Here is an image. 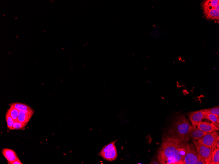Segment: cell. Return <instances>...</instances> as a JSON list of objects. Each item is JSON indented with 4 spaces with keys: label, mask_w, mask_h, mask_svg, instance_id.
<instances>
[{
    "label": "cell",
    "mask_w": 219,
    "mask_h": 164,
    "mask_svg": "<svg viewBox=\"0 0 219 164\" xmlns=\"http://www.w3.org/2000/svg\"><path fill=\"white\" fill-rule=\"evenodd\" d=\"M185 143L165 140L158 154V160L162 164H184Z\"/></svg>",
    "instance_id": "6da1fadb"
},
{
    "label": "cell",
    "mask_w": 219,
    "mask_h": 164,
    "mask_svg": "<svg viewBox=\"0 0 219 164\" xmlns=\"http://www.w3.org/2000/svg\"><path fill=\"white\" fill-rule=\"evenodd\" d=\"M191 125L184 115L179 116L175 119L173 128L170 130L171 136L166 140L176 142H186Z\"/></svg>",
    "instance_id": "7a4b0ae2"
},
{
    "label": "cell",
    "mask_w": 219,
    "mask_h": 164,
    "mask_svg": "<svg viewBox=\"0 0 219 164\" xmlns=\"http://www.w3.org/2000/svg\"><path fill=\"white\" fill-rule=\"evenodd\" d=\"M116 142H112L103 147L99 155L108 161L115 160L118 157L117 151L115 145Z\"/></svg>",
    "instance_id": "3957f363"
},
{
    "label": "cell",
    "mask_w": 219,
    "mask_h": 164,
    "mask_svg": "<svg viewBox=\"0 0 219 164\" xmlns=\"http://www.w3.org/2000/svg\"><path fill=\"white\" fill-rule=\"evenodd\" d=\"M186 154L184 159V164H195L198 160L199 154L192 144L185 143Z\"/></svg>",
    "instance_id": "277c9868"
},
{
    "label": "cell",
    "mask_w": 219,
    "mask_h": 164,
    "mask_svg": "<svg viewBox=\"0 0 219 164\" xmlns=\"http://www.w3.org/2000/svg\"><path fill=\"white\" fill-rule=\"evenodd\" d=\"M193 142L197 152L205 159V164H211L214 148L204 146L197 141H193Z\"/></svg>",
    "instance_id": "5b68a950"
},
{
    "label": "cell",
    "mask_w": 219,
    "mask_h": 164,
    "mask_svg": "<svg viewBox=\"0 0 219 164\" xmlns=\"http://www.w3.org/2000/svg\"><path fill=\"white\" fill-rule=\"evenodd\" d=\"M219 139L218 133L216 131L208 133L206 135L198 139L197 141L206 147L214 148L216 147L217 140Z\"/></svg>",
    "instance_id": "8992f818"
},
{
    "label": "cell",
    "mask_w": 219,
    "mask_h": 164,
    "mask_svg": "<svg viewBox=\"0 0 219 164\" xmlns=\"http://www.w3.org/2000/svg\"><path fill=\"white\" fill-rule=\"evenodd\" d=\"M204 15L207 18L219 20V4L216 7H213L202 4Z\"/></svg>",
    "instance_id": "52a82bcc"
},
{
    "label": "cell",
    "mask_w": 219,
    "mask_h": 164,
    "mask_svg": "<svg viewBox=\"0 0 219 164\" xmlns=\"http://www.w3.org/2000/svg\"><path fill=\"white\" fill-rule=\"evenodd\" d=\"M188 116L194 126H197L198 123L205 119V109H203L190 112L188 114Z\"/></svg>",
    "instance_id": "ba28073f"
},
{
    "label": "cell",
    "mask_w": 219,
    "mask_h": 164,
    "mask_svg": "<svg viewBox=\"0 0 219 164\" xmlns=\"http://www.w3.org/2000/svg\"><path fill=\"white\" fill-rule=\"evenodd\" d=\"M207 134V133L199 129L196 126L192 125L187 135L186 140H188V138H191L193 141H197L205 136Z\"/></svg>",
    "instance_id": "9c48e42d"
},
{
    "label": "cell",
    "mask_w": 219,
    "mask_h": 164,
    "mask_svg": "<svg viewBox=\"0 0 219 164\" xmlns=\"http://www.w3.org/2000/svg\"><path fill=\"white\" fill-rule=\"evenodd\" d=\"M197 128L201 131L208 133H212L218 131L219 128L213 123H209L205 122H199Z\"/></svg>",
    "instance_id": "30bf717a"
},
{
    "label": "cell",
    "mask_w": 219,
    "mask_h": 164,
    "mask_svg": "<svg viewBox=\"0 0 219 164\" xmlns=\"http://www.w3.org/2000/svg\"><path fill=\"white\" fill-rule=\"evenodd\" d=\"M33 113V110L26 112L19 111L18 120L19 122L27 124Z\"/></svg>",
    "instance_id": "8fae6325"
},
{
    "label": "cell",
    "mask_w": 219,
    "mask_h": 164,
    "mask_svg": "<svg viewBox=\"0 0 219 164\" xmlns=\"http://www.w3.org/2000/svg\"><path fill=\"white\" fill-rule=\"evenodd\" d=\"M3 155L7 159L8 164H11L18 158L16 154L13 150L10 149L5 148L2 151Z\"/></svg>",
    "instance_id": "7c38bea8"
},
{
    "label": "cell",
    "mask_w": 219,
    "mask_h": 164,
    "mask_svg": "<svg viewBox=\"0 0 219 164\" xmlns=\"http://www.w3.org/2000/svg\"><path fill=\"white\" fill-rule=\"evenodd\" d=\"M10 107H14L19 111L24 112L33 110L27 105L22 103H13L11 105Z\"/></svg>",
    "instance_id": "4fadbf2b"
},
{
    "label": "cell",
    "mask_w": 219,
    "mask_h": 164,
    "mask_svg": "<svg viewBox=\"0 0 219 164\" xmlns=\"http://www.w3.org/2000/svg\"><path fill=\"white\" fill-rule=\"evenodd\" d=\"M19 111L16 108L10 107L7 111V112L11 116L14 121L18 120Z\"/></svg>",
    "instance_id": "5bb4252c"
},
{
    "label": "cell",
    "mask_w": 219,
    "mask_h": 164,
    "mask_svg": "<svg viewBox=\"0 0 219 164\" xmlns=\"http://www.w3.org/2000/svg\"><path fill=\"white\" fill-rule=\"evenodd\" d=\"M219 116L205 112V119H207L212 122L213 123H219Z\"/></svg>",
    "instance_id": "9a60e30c"
},
{
    "label": "cell",
    "mask_w": 219,
    "mask_h": 164,
    "mask_svg": "<svg viewBox=\"0 0 219 164\" xmlns=\"http://www.w3.org/2000/svg\"><path fill=\"white\" fill-rule=\"evenodd\" d=\"M219 164V149L216 147L214 148L213 154L211 164Z\"/></svg>",
    "instance_id": "2e32d148"
},
{
    "label": "cell",
    "mask_w": 219,
    "mask_h": 164,
    "mask_svg": "<svg viewBox=\"0 0 219 164\" xmlns=\"http://www.w3.org/2000/svg\"><path fill=\"white\" fill-rule=\"evenodd\" d=\"M27 124H23L18 121H14L12 130L22 129L26 126Z\"/></svg>",
    "instance_id": "e0dca14e"
},
{
    "label": "cell",
    "mask_w": 219,
    "mask_h": 164,
    "mask_svg": "<svg viewBox=\"0 0 219 164\" xmlns=\"http://www.w3.org/2000/svg\"><path fill=\"white\" fill-rule=\"evenodd\" d=\"M6 119L8 128L12 130L14 120L7 112L6 115Z\"/></svg>",
    "instance_id": "ac0fdd59"
},
{
    "label": "cell",
    "mask_w": 219,
    "mask_h": 164,
    "mask_svg": "<svg viewBox=\"0 0 219 164\" xmlns=\"http://www.w3.org/2000/svg\"><path fill=\"white\" fill-rule=\"evenodd\" d=\"M205 112L219 116V106L210 109H205Z\"/></svg>",
    "instance_id": "d6986e66"
},
{
    "label": "cell",
    "mask_w": 219,
    "mask_h": 164,
    "mask_svg": "<svg viewBox=\"0 0 219 164\" xmlns=\"http://www.w3.org/2000/svg\"><path fill=\"white\" fill-rule=\"evenodd\" d=\"M195 164H205V159L203 157L199 154L198 160Z\"/></svg>",
    "instance_id": "ffe728a7"
},
{
    "label": "cell",
    "mask_w": 219,
    "mask_h": 164,
    "mask_svg": "<svg viewBox=\"0 0 219 164\" xmlns=\"http://www.w3.org/2000/svg\"><path fill=\"white\" fill-rule=\"evenodd\" d=\"M23 163L21 162L20 160H19V158H18L16 161H14L11 164H22Z\"/></svg>",
    "instance_id": "44dd1931"
},
{
    "label": "cell",
    "mask_w": 219,
    "mask_h": 164,
    "mask_svg": "<svg viewBox=\"0 0 219 164\" xmlns=\"http://www.w3.org/2000/svg\"><path fill=\"white\" fill-rule=\"evenodd\" d=\"M216 147L219 149V139L217 140Z\"/></svg>",
    "instance_id": "7402d4cb"
},
{
    "label": "cell",
    "mask_w": 219,
    "mask_h": 164,
    "mask_svg": "<svg viewBox=\"0 0 219 164\" xmlns=\"http://www.w3.org/2000/svg\"><path fill=\"white\" fill-rule=\"evenodd\" d=\"M5 15H6V14H4V15H3V17H4L5 16Z\"/></svg>",
    "instance_id": "603a6c76"
},
{
    "label": "cell",
    "mask_w": 219,
    "mask_h": 164,
    "mask_svg": "<svg viewBox=\"0 0 219 164\" xmlns=\"http://www.w3.org/2000/svg\"><path fill=\"white\" fill-rule=\"evenodd\" d=\"M18 37V36H17L16 38H17Z\"/></svg>",
    "instance_id": "cb8c5ba5"
},
{
    "label": "cell",
    "mask_w": 219,
    "mask_h": 164,
    "mask_svg": "<svg viewBox=\"0 0 219 164\" xmlns=\"http://www.w3.org/2000/svg\"><path fill=\"white\" fill-rule=\"evenodd\" d=\"M17 18L16 17V20H17Z\"/></svg>",
    "instance_id": "d4e9b609"
}]
</instances>
